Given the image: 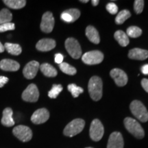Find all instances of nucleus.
Listing matches in <instances>:
<instances>
[{
	"mask_svg": "<svg viewBox=\"0 0 148 148\" xmlns=\"http://www.w3.org/2000/svg\"><path fill=\"white\" fill-rule=\"evenodd\" d=\"M8 82V78L5 76H0V88L3 87Z\"/></svg>",
	"mask_w": 148,
	"mask_h": 148,
	"instance_id": "nucleus-36",
	"label": "nucleus"
},
{
	"mask_svg": "<svg viewBox=\"0 0 148 148\" xmlns=\"http://www.w3.org/2000/svg\"><path fill=\"white\" fill-rule=\"evenodd\" d=\"M123 138L121 133L114 132L110 135L107 148H123Z\"/></svg>",
	"mask_w": 148,
	"mask_h": 148,
	"instance_id": "nucleus-14",
	"label": "nucleus"
},
{
	"mask_svg": "<svg viewBox=\"0 0 148 148\" xmlns=\"http://www.w3.org/2000/svg\"><path fill=\"white\" fill-rule=\"evenodd\" d=\"M106 10L109 13L112 14H116L118 11V7L114 3L110 2L108 3V4L106 5Z\"/></svg>",
	"mask_w": 148,
	"mask_h": 148,
	"instance_id": "nucleus-33",
	"label": "nucleus"
},
{
	"mask_svg": "<svg viewBox=\"0 0 148 148\" xmlns=\"http://www.w3.org/2000/svg\"><path fill=\"white\" fill-rule=\"evenodd\" d=\"M54 23L55 21L52 13L50 12H46L42 16L40 29L43 32L50 33L52 32Z\"/></svg>",
	"mask_w": 148,
	"mask_h": 148,
	"instance_id": "nucleus-10",
	"label": "nucleus"
},
{
	"mask_svg": "<svg viewBox=\"0 0 148 148\" xmlns=\"http://www.w3.org/2000/svg\"><path fill=\"white\" fill-rule=\"evenodd\" d=\"M84 125L85 121L84 120L82 119H75L66 125L64 129L63 134L66 136L72 137L82 132Z\"/></svg>",
	"mask_w": 148,
	"mask_h": 148,
	"instance_id": "nucleus-4",
	"label": "nucleus"
},
{
	"mask_svg": "<svg viewBox=\"0 0 148 148\" xmlns=\"http://www.w3.org/2000/svg\"><path fill=\"white\" fill-rule=\"evenodd\" d=\"M131 112L135 117L141 122H146L148 120V112L147 108L138 100L132 101L130 106Z\"/></svg>",
	"mask_w": 148,
	"mask_h": 148,
	"instance_id": "nucleus-3",
	"label": "nucleus"
},
{
	"mask_svg": "<svg viewBox=\"0 0 148 148\" xmlns=\"http://www.w3.org/2000/svg\"><path fill=\"white\" fill-rule=\"evenodd\" d=\"M20 64L11 59H3L0 61V69L5 71H16L19 69Z\"/></svg>",
	"mask_w": 148,
	"mask_h": 148,
	"instance_id": "nucleus-15",
	"label": "nucleus"
},
{
	"mask_svg": "<svg viewBox=\"0 0 148 148\" xmlns=\"http://www.w3.org/2000/svg\"><path fill=\"white\" fill-rule=\"evenodd\" d=\"M141 34V29L137 26H130L127 29V36L132 37V38H137V37H139Z\"/></svg>",
	"mask_w": 148,
	"mask_h": 148,
	"instance_id": "nucleus-27",
	"label": "nucleus"
},
{
	"mask_svg": "<svg viewBox=\"0 0 148 148\" xmlns=\"http://www.w3.org/2000/svg\"><path fill=\"white\" fill-rule=\"evenodd\" d=\"M104 128L99 119H94L91 122L89 130L90 137L94 141H99L103 137Z\"/></svg>",
	"mask_w": 148,
	"mask_h": 148,
	"instance_id": "nucleus-6",
	"label": "nucleus"
},
{
	"mask_svg": "<svg viewBox=\"0 0 148 148\" xmlns=\"http://www.w3.org/2000/svg\"><path fill=\"white\" fill-rule=\"evenodd\" d=\"M61 18L64 21L66 22V23H73V18H72L71 16L69 14H68L66 11H64L62 14H61Z\"/></svg>",
	"mask_w": 148,
	"mask_h": 148,
	"instance_id": "nucleus-34",
	"label": "nucleus"
},
{
	"mask_svg": "<svg viewBox=\"0 0 148 148\" xmlns=\"http://www.w3.org/2000/svg\"><path fill=\"white\" fill-rule=\"evenodd\" d=\"M12 110L10 108H5L3 111L1 124L5 127H11L14 125V121L12 118Z\"/></svg>",
	"mask_w": 148,
	"mask_h": 148,
	"instance_id": "nucleus-18",
	"label": "nucleus"
},
{
	"mask_svg": "<svg viewBox=\"0 0 148 148\" xmlns=\"http://www.w3.org/2000/svg\"><path fill=\"white\" fill-rule=\"evenodd\" d=\"M110 76L114 79L115 84L119 86H124L127 82V76L123 70L113 69L110 72Z\"/></svg>",
	"mask_w": 148,
	"mask_h": 148,
	"instance_id": "nucleus-12",
	"label": "nucleus"
},
{
	"mask_svg": "<svg viewBox=\"0 0 148 148\" xmlns=\"http://www.w3.org/2000/svg\"><path fill=\"white\" fill-rule=\"evenodd\" d=\"M102 80L99 77L93 76L88 82V92L92 99L99 101L102 97Z\"/></svg>",
	"mask_w": 148,
	"mask_h": 148,
	"instance_id": "nucleus-1",
	"label": "nucleus"
},
{
	"mask_svg": "<svg viewBox=\"0 0 148 148\" xmlns=\"http://www.w3.org/2000/svg\"><path fill=\"white\" fill-rule=\"evenodd\" d=\"M124 125L127 130L136 138L141 139L145 136V132L143 127L134 119L126 117L124 119Z\"/></svg>",
	"mask_w": 148,
	"mask_h": 148,
	"instance_id": "nucleus-2",
	"label": "nucleus"
},
{
	"mask_svg": "<svg viewBox=\"0 0 148 148\" xmlns=\"http://www.w3.org/2000/svg\"><path fill=\"white\" fill-rule=\"evenodd\" d=\"M82 60L86 64H97L101 63L103 60V54L97 50L90 51L85 53L82 56Z\"/></svg>",
	"mask_w": 148,
	"mask_h": 148,
	"instance_id": "nucleus-8",
	"label": "nucleus"
},
{
	"mask_svg": "<svg viewBox=\"0 0 148 148\" xmlns=\"http://www.w3.org/2000/svg\"><path fill=\"white\" fill-rule=\"evenodd\" d=\"M49 112L46 108L36 110L31 116V121L34 124H41L49 119Z\"/></svg>",
	"mask_w": 148,
	"mask_h": 148,
	"instance_id": "nucleus-11",
	"label": "nucleus"
},
{
	"mask_svg": "<svg viewBox=\"0 0 148 148\" xmlns=\"http://www.w3.org/2000/svg\"><path fill=\"white\" fill-rule=\"evenodd\" d=\"M3 2L12 9H21L26 4L25 0H3Z\"/></svg>",
	"mask_w": 148,
	"mask_h": 148,
	"instance_id": "nucleus-22",
	"label": "nucleus"
},
{
	"mask_svg": "<svg viewBox=\"0 0 148 148\" xmlns=\"http://www.w3.org/2000/svg\"><path fill=\"white\" fill-rule=\"evenodd\" d=\"M141 72L143 73L144 75H148V64H145L141 67Z\"/></svg>",
	"mask_w": 148,
	"mask_h": 148,
	"instance_id": "nucleus-38",
	"label": "nucleus"
},
{
	"mask_svg": "<svg viewBox=\"0 0 148 148\" xmlns=\"http://www.w3.org/2000/svg\"><path fill=\"white\" fill-rule=\"evenodd\" d=\"M40 65L37 61H31L27 63L23 68V73L25 78L31 79L36 76Z\"/></svg>",
	"mask_w": 148,
	"mask_h": 148,
	"instance_id": "nucleus-13",
	"label": "nucleus"
},
{
	"mask_svg": "<svg viewBox=\"0 0 148 148\" xmlns=\"http://www.w3.org/2000/svg\"><path fill=\"white\" fill-rule=\"evenodd\" d=\"M5 49H6L7 51L10 54L14 56H18L21 54L22 49L18 44H14L10 43V42H6L4 45Z\"/></svg>",
	"mask_w": 148,
	"mask_h": 148,
	"instance_id": "nucleus-23",
	"label": "nucleus"
},
{
	"mask_svg": "<svg viewBox=\"0 0 148 148\" xmlns=\"http://www.w3.org/2000/svg\"><path fill=\"white\" fill-rule=\"evenodd\" d=\"M86 36H87L90 41L95 44H98L100 42L99 32L93 26L88 25L86 29Z\"/></svg>",
	"mask_w": 148,
	"mask_h": 148,
	"instance_id": "nucleus-19",
	"label": "nucleus"
},
{
	"mask_svg": "<svg viewBox=\"0 0 148 148\" xmlns=\"http://www.w3.org/2000/svg\"><path fill=\"white\" fill-rule=\"evenodd\" d=\"M14 29H15V25L13 23H11V22L0 25V32H4L9 30H14Z\"/></svg>",
	"mask_w": 148,
	"mask_h": 148,
	"instance_id": "nucleus-31",
	"label": "nucleus"
},
{
	"mask_svg": "<svg viewBox=\"0 0 148 148\" xmlns=\"http://www.w3.org/2000/svg\"><path fill=\"white\" fill-rule=\"evenodd\" d=\"M5 50V47L4 46H3L2 44H1V42H0V53H2Z\"/></svg>",
	"mask_w": 148,
	"mask_h": 148,
	"instance_id": "nucleus-40",
	"label": "nucleus"
},
{
	"mask_svg": "<svg viewBox=\"0 0 148 148\" xmlns=\"http://www.w3.org/2000/svg\"><path fill=\"white\" fill-rule=\"evenodd\" d=\"M68 14H69L71 16L72 18H73V22L75 21L80 16V12H79V10L75 8H71V9H69V10H65Z\"/></svg>",
	"mask_w": 148,
	"mask_h": 148,
	"instance_id": "nucleus-32",
	"label": "nucleus"
},
{
	"mask_svg": "<svg viewBox=\"0 0 148 148\" xmlns=\"http://www.w3.org/2000/svg\"><path fill=\"white\" fill-rule=\"evenodd\" d=\"M114 38L122 47H126L129 44V38L127 35L122 30H117L114 33Z\"/></svg>",
	"mask_w": 148,
	"mask_h": 148,
	"instance_id": "nucleus-21",
	"label": "nucleus"
},
{
	"mask_svg": "<svg viewBox=\"0 0 148 148\" xmlns=\"http://www.w3.org/2000/svg\"><path fill=\"white\" fill-rule=\"evenodd\" d=\"M12 18V14L8 9L3 8L0 11V25L11 22Z\"/></svg>",
	"mask_w": 148,
	"mask_h": 148,
	"instance_id": "nucleus-24",
	"label": "nucleus"
},
{
	"mask_svg": "<svg viewBox=\"0 0 148 148\" xmlns=\"http://www.w3.org/2000/svg\"><path fill=\"white\" fill-rule=\"evenodd\" d=\"M99 0H92V1H91V3L92 5H94V6H96V5H98V3H99Z\"/></svg>",
	"mask_w": 148,
	"mask_h": 148,
	"instance_id": "nucleus-39",
	"label": "nucleus"
},
{
	"mask_svg": "<svg viewBox=\"0 0 148 148\" xmlns=\"http://www.w3.org/2000/svg\"><path fill=\"white\" fill-rule=\"evenodd\" d=\"M141 85L142 87L144 88V90H145L147 92H148V79L144 78L142 79Z\"/></svg>",
	"mask_w": 148,
	"mask_h": 148,
	"instance_id": "nucleus-37",
	"label": "nucleus"
},
{
	"mask_svg": "<svg viewBox=\"0 0 148 148\" xmlns=\"http://www.w3.org/2000/svg\"><path fill=\"white\" fill-rule=\"evenodd\" d=\"M12 133L22 142H28L32 138V130L25 125H17L12 130Z\"/></svg>",
	"mask_w": 148,
	"mask_h": 148,
	"instance_id": "nucleus-7",
	"label": "nucleus"
},
{
	"mask_svg": "<svg viewBox=\"0 0 148 148\" xmlns=\"http://www.w3.org/2000/svg\"><path fill=\"white\" fill-rule=\"evenodd\" d=\"M68 90L71 92V95H73V97H77L79 95V94L82 93L84 90L82 88L77 86L76 84H70L68 85Z\"/></svg>",
	"mask_w": 148,
	"mask_h": 148,
	"instance_id": "nucleus-28",
	"label": "nucleus"
},
{
	"mask_svg": "<svg viewBox=\"0 0 148 148\" xmlns=\"http://www.w3.org/2000/svg\"><path fill=\"white\" fill-rule=\"evenodd\" d=\"M86 148H92V147H86Z\"/></svg>",
	"mask_w": 148,
	"mask_h": 148,
	"instance_id": "nucleus-42",
	"label": "nucleus"
},
{
	"mask_svg": "<svg viewBox=\"0 0 148 148\" xmlns=\"http://www.w3.org/2000/svg\"><path fill=\"white\" fill-rule=\"evenodd\" d=\"M128 57L133 60H144L148 58V51L139 48H134L129 51Z\"/></svg>",
	"mask_w": 148,
	"mask_h": 148,
	"instance_id": "nucleus-17",
	"label": "nucleus"
},
{
	"mask_svg": "<svg viewBox=\"0 0 148 148\" xmlns=\"http://www.w3.org/2000/svg\"><path fill=\"white\" fill-rule=\"evenodd\" d=\"M65 48L71 56L74 59H78L82 55V49L78 41L73 38H68L65 40Z\"/></svg>",
	"mask_w": 148,
	"mask_h": 148,
	"instance_id": "nucleus-5",
	"label": "nucleus"
},
{
	"mask_svg": "<svg viewBox=\"0 0 148 148\" xmlns=\"http://www.w3.org/2000/svg\"><path fill=\"white\" fill-rule=\"evenodd\" d=\"M22 99L28 102H36L39 97V92L36 85L30 84L22 93Z\"/></svg>",
	"mask_w": 148,
	"mask_h": 148,
	"instance_id": "nucleus-9",
	"label": "nucleus"
},
{
	"mask_svg": "<svg viewBox=\"0 0 148 148\" xmlns=\"http://www.w3.org/2000/svg\"><path fill=\"white\" fill-rule=\"evenodd\" d=\"M40 69L44 75L49 77H56L58 74L57 70L51 64L48 63H43L40 66Z\"/></svg>",
	"mask_w": 148,
	"mask_h": 148,
	"instance_id": "nucleus-20",
	"label": "nucleus"
},
{
	"mask_svg": "<svg viewBox=\"0 0 148 148\" xmlns=\"http://www.w3.org/2000/svg\"><path fill=\"white\" fill-rule=\"evenodd\" d=\"M144 8L143 0H136L134 3V10L136 14H140Z\"/></svg>",
	"mask_w": 148,
	"mask_h": 148,
	"instance_id": "nucleus-30",
	"label": "nucleus"
},
{
	"mask_svg": "<svg viewBox=\"0 0 148 148\" xmlns=\"http://www.w3.org/2000/svg\"><path fill=\"white\" fill-rule=\"evenodd\" d=\"M56 47V41L51 38H43L36 43V47L38 51H48Z\"/></svg>",
	"mask_w": 148,
	"mask_h": 148,
	"instance_id": "nucleus-16",
	"label": "nucleus"
},
{
	"mask_svg": "<svg viewBox=\"0 0 148 148\" xmlns=\"http://www.w3.org/2000/svg\"><path fill=\"white\" fill-rule=\"evenodd\" d=\"M64 57L61 53H56L55 55V62L58 64H61L63 61Z\"/></svg>",
	"mask_w": 148,
	"mask_h": 148,
	"instance_id": "nucleus-35",
	"label": "nucleus"
},
{
	"mask_svg": "<svg viewBox=\"0 0 148 148\" xmlns=\"http://www.w3.org/2000/svg\"><path fill=\"white\" fill-rule=\"evenodd\" d=\"M130 16H131V13L129 10H121V12H119V13L117 14V15L116 16V18H115L116 23L119 24V25H121V24L124 23L127 18L130 17Z\"/></svg>",
	"mask_w": 148,
	"mask_h": 148,
	"instance_id": "nucleus-25",
	"label": "nucleus"
},
{
	"mask_svg": "<svg viewBox=\"0 0 148 148\" xmlns=\"http://www.w3.org/2000/svg\"><path fill=\"white\" fill-rule=\"evenodd\" d=\"M59 67L61 71H62L63 73L67 74V75H73L76 73V69L71 65H70L66 62H62V63L60 64L59 65Z\"/></svg>",
	"mask_w": 148,
	"mask_h": 148,
	"instance_id": "nucleus-26",
	"label": "nucleus"
},
{
	"mask_svg": "<svg viewBox=\"0 0 148 148\" xmlns=\"http://www.w3.org/2000/svg\"><path fill=\"white\" fill-rule=\"evenodd\" d=\"M80 2H82V3H87V2H88V0H85V1H84V0H80Z\"/></svg>",
	"mask_w": 148,
	"mask_h": 148,
	"instance_id": "nucleus-41",
	"label": "nucleus"
},
{
	"mask_svg": "<svg viewBox=\"0 0 148 148\" xmlns=\"http://www.w3.org/2000/svg\"><path fill=\"white\" fill-rule=\"evenodd\" d=\"M62 90V86L60 84H53L51 89L48 92V96L51 99H55Z\"/></svg>",
	"mask_w": 148,
	"mask_h": 148,
	"instance_id": "nucleus-29",
	"label": "nucleus"
}]
</instances>
